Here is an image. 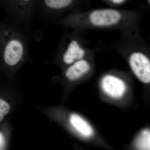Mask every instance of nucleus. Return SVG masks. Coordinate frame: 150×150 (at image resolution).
<instances>
[{
    "instance_id": "2",
    "label": "nucleus",
    "mask_w": 150,
    "mask_h": 150,
    "mask_svg": "<svg viewBox=\"0 0 150 150\" xmlns=\"http://www.w3.org/2000/svg\"><path fill=\"white\" fill-rule=\"evenodd\" d=\"M29 37L28 33L8 19L0 21V60L8 67L18 64L27 52Z\"/></svg>"
},
{
    "instance_id": "7",
    "label": "nucleus",
    "mask_w": 150,
    "mask_h": 150,
    "mask_svg": "<svg viewBox=\"0 0 150 150\" xmlns=\"http://www.w3.org/2000/svg\"><path fill=\"white\" fill-rule=\"evenodd\" d=\"M69 121L73 127L83 136L89 137L93 135V130L91 126L80 115L72 114L70 116Z\"/></svg>"
},
{
    "instance_id": "1",
    "label": "nucleus",
    "mask_w": 150,
    "mask_h": 150,
    "mask_svg": "<svg viewBox=\"0 0 150 150\" xmlns=\"http://www.w3.org/2000/svg\"><path fill=\"white\" fill-rule=\"evenodd\" d=\"M142 11L114 8L83 11L75 9L57 21V24L73 30H115L122 33L140 30Z\"/></svg>"
},
{
    "instance_id": "4",
    "label": "nucleus",
    "mask_w": 150,
    "mask_h": 150,
    "mask_svg": "<svg viewBox=\"0 0 150 150\" xmlns=\"http://www.w3.org/2000/svg\"><path fill=\"white\" fill-rule=\"evenodd\" d=\"M85 1L86 0H42L41 5L35 11L34 16L38 15L57 21Z\"/></svg>"
},
{
    "instance_id": "12",
    "label": "nucleus",
    "mask_w": 150,
    "mask_h": 150,
    "mask_svg": "<svg viewBox=\"0 0 150 150\" xmlns=\"http://www.w3.org/2000/svg\"><path fill=\"white\" fill-rule=\"evenodd\" d=\"M144 1L146 4L147 6L149 8H150V0H144Z\"/></svg>"
},
{
    "instance_id": "6",
    "label": "nucleus",
    "mask_w": 150,
    "mask_h": 150,
    "mask_svg": "<svg viewBox=\"0 0 150 150\" xmlns=\"http://www.w3.org/2000/svg\"><path fill=\"white\" fill-rule=\"evenodd\" d=\"M95 53L68 66L64 74L67 79L72 81H77L91 72L93 65L90 58Z\"/></svg>"
},
{
    "instance_id": "5",
    "label": "nucleus",
    "mask_w": 150,
    "mask_h": 150,
    "mask_svg": "<svg viewBox=\"0 0 150 150\" xmlns=\"http://www.w3.org/2000/svg\"><path fill=\"white\" fill-rule=\"evenodd\" d=\"M101 85L105 93L114 99L121 98L127 90L125 81L112 74H106L102 77Z\"/></svg>"
},
{
    "instance_id": "9",
    "label": "nucleus",
    "mask_w": 150,
    "mask_h": 150,
    "mask_svg": "<svg viewBox=\"0 0 150 150\" xmlns=\"http://www.w3.org/2000/svg\"><path fill=\"white\" fill-rule=\"evenodd\" d=\"M10 110L9 105L4 100L0 98V122L4 120Z\"/></svg>"
},
{
    "instance_id": "3",
    "label": "nucleus",
    "mask_w": 150,
    "mask_h": 150,
    "mask_svg": "<svg viewBox=\"0 0 150 150\" xmlns=\"http://www.w3.org/2000/svg\"><path fill=\"white\" fill-rule=\"evenodd\" d=\"M88 43L85 30H74L63 35L57 48L63 64L69 66L95 52L88 46Z\"/></svg>"
},
{
    "instance_id": "8",
    "label": "nucleus",
    "mask_w": 150,
    "mask_h": 150,
    "mask_svg": "<svg viewBox=\"0 0 150 150\" xmlns=\"http://www.w3.org/2000/svg\"><path fill=\"white\" fill-rule=\"evenodd\" d=\"M137 146L141 149L148 150L150 149V132L145 130L142 132L137 139Z\"/></svg>"
},
{
    "instance_id": "11",
    "label": "nucleus",
    "mask_w": 150,
    "mask_h": 150,
    "mask_svg": "<svg viewBox=\"0 0 150 150\" xmlns=\"http://www.w3.org/2000/svg\"><path fill=\"white\" fill-rule=\"evenodd\" d=\"M6 144L5 138L1 131H0V150L4 149Z\"/></svg>"
},
{
    "instance_id": "13",
    "label": "nucleus",
    "mask_w": 150,
    "mask_h": 150,
    "mask_svg": "<svg viewBox=\"0 0 150 150\" xmlns=\"http://www.w3.org/2000/svg\"><path fill=\"white\" fill-rule=\"evenodd\" d=\"M90 0H86V1L87 2H88Z\"/></svg>"
},
{
    "instance_id": "10",
    "label": "nucleus",
    "mask_w": 150,
    "mask_h": 150,
    "mask_svg": "<svg viewBox=\"0 0 150 150\" xmlns=\"http://www.w3.org/2000/svg\"><path fill=\"white\" fill-rule=\"evenodd\" d=\"M109 6L110 7L118 8L123 6L130 0H100Z\"/></svg>"
}]
</instances>
